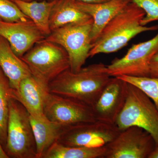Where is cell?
Masks as SVG:
<instances>
[{
	"mask_svg": "<svg viewBox=\"0 0 158 158\" xmlns=\"http://www.w3.org/2000/svg\"><path fill=\"white\" fill-rule=\"evenodd\" d=\"M111 78L107 65L95 63L83 67L77 72L69 69L64 71L49 83L48 90L92 107Z\"/></svg>",
	"mask_w": 158,
	"mask_h": 158,
	"instance_id": "1",
	"label": "cell"
},
{
	"mask_svg": "<svg viewBox=\"0 0 158 158\" xmlns=\"http://www.w3.org/2000/svg\"><path fill=\"white\" fill-rule=\"evenodd\" d=\"M145 12L134 2L130 3L108 23L92 44L89 58L98 54L115 52L125 46L134 37L147 31H157L158 25L142 26Z\"/></svg>",
	"mask_w": 158,
	"mask_h": 158,
	"instance_id": "2",
	"label": "cell"
},
{
	"mask_svg": "<svg viewBox=\"0 0 158 158\" xmlns=\"http://www.w3.org/2000/svg\"><path fill=\"white\" fill-rule=\"evenodd\" d=\"M21 58L28 66L32 76L47 88L50 82L70 68L65 49L45 39L36 43Z\"/></svg>",
	"mask_w": 158,
	"mask_h": 158,
	"instance_id": "3",
	"label": "cell"
},
{
	"mask_svg": "<svg viewBox=\"0 0 158 158\" xmlns=\"http://www.w3.org/2000/svg\"><path fill=\"white\" fill-rule=\"evenodd\" d=\"M5 150L9 157L37 158V146L28 112L11 97Z\"/></svg>",
	"mask_w": 158,
	"mask_h": 158,
	"instance_id": "4",
	"label": "cell"
},
{
	"mask_svg": "<svg viewBox=\"0 0 158 158\" xmlns=\"http://www.w3.org/2000/svg\"><path fill=\"white\" fill-rule=\"evenodd\" d=\"M116 124L120 131L131 126L141 127L151 135L158 145V110L142 90L128 83L126 101Z\"/></svg>",
	"mask_w": 158,
	"mask_h": 158,
	"instance_id": "5",
	"label": "cell"
},
{
	"mask_svg": "<svg viewBox=\"0 0 158 158\" xmlns=\"http://www.w3.org/2000/svg\"><path fill=\"white\" fill-rule=\"evenodd\" d=\"M93 19L70 23L52 31L45 40L62 47L68 53L70 68L74 73L83 67L92 48L90 34Z\"/></svg>",
	"mask_w": 158,
	"mask_h": 158,
	"instance_id": "6",
	"label": "cell"
},
{
	"mask_svg": "<svg viewBox=\"0 0 158 158\" xmlns=\"http://www.w3.org/2000/svg\"><path fill=\"white\" fill-rule=\"evenodd\" d=\"M121 131L116 124L96 120L64 128L57 142L72 147L105 146Z\"/></svg>",
	"mask_w": 158,
	"mask_h": 158,
	"instance_id": "7",
	"label": "cell"
},
{
	"mask_svg": "<svg viewBox=\"0 0 158 158\" xmlns=\"http://www.w3.org/2000/svg\"><path fill=\"white\" fill-rule=\"evenodd\" d=\"M44 112L50 120L65 127L97 120L92 107L48 90L44 94Z\"/></svg>",
	"mask_w": 158,
	"mask_h": 158,
	"instance_id": "8",
	"label": "cell"
},
{
	"mask_svg": "<svg viewBox=\"0 0 158 158\" xmlns=\"http://www.w3.org/2000/svg\"><path fill=\"white\" fill-rule=\"evenodd\" d=\"M158 51V33L147 41L133 44L124 56L113 59L107 65L108 73L111 77H150V62Z\"/></svg>",
	"mask_w": 158,
	"mask_h": 158,
	"instance_id": "9",
	"label": "cell"
},
{
	"mask_svg": "<svg viewBox=\"0 0 158 158\" xmlns=\"http://www.w3.org/2000/svg\"><path fill=\"white\" fill-rule=\"evenodd\" d=\"M106 146L105 158H148L156 144L149 133L141 127L131 126L121 131Z\"/></svg>",
	"mask_w": 158,
	"mask_h": 158,
	"instance_id": "10",
	"label": "cell"
},
{
	"mask_svg": "<svg viewBox=\"0 0 158 158\" xmlns=\"http://www.w3.org/2000/svg\"><path fill=\"white\" fill-rule=\"evenodd\" d=\"M127 89V82L117 77L110 78L92 107L97 120L116 124L126 101Z\"/></svg>",
	"mask_w": 158,
	"mask_h": 158,
	"instance_id": "11",
	"label": "cell"
},
{
	"mask_svg": "<svg viewBox=\"0 0 158 158\" xmlns=\"http://www.w3.org/2000/svg\"><path fill=\"white\" fill-rule=\"evenodd\" d=\"M0 36L9 42L15 53L20 58L46 38L31 20L8 22L0 19Z\"/></svg>",
	"mask_w": 158,
	"mask_h": 158,
	"instance_id": "12",
	"label": "cell"
},
{
	"mask_svg": "<svg viewBox=\"0 0 158 158\" xmlns=\"http://www.w3.org/2000/svg\"><path fill=\"white\" fill-rule=\"evenodd\" d=\"M132 2V0H108L103 2L90 3L76 0L77 7L93 19L90 34L92 44L108 23Z\"/></svg>",
	"mask_w": 158,
	"mask_h": 158,
	"instance_id": "13",
	"label": "cell"
},
{
	"mask_svg": "<svg viewBox=\"0 0 158 158\" xmlns=\"http://www.w3.org/2000/svg\"><path fill=\"white\" fill-rule=\"evenodd\" d=\"M46 90L47 88L41 85L31 75L22 81L16 91L11 88L10 95L23 105L29 115L42 116L44 115V97Z\"/></svg>",
	"mask_w": 158,
	"mask_h": 158,
	"instance_id": "14",
	"label": "cell"
},
{
	"mask_svg": "<svg viewBox=\"0 0 158 158\" xmlns=\"http://www.w3.org/2000/svg\"><path fill=\"white\" fill-rule=\"evenodd\" d=\"M0 68L9 81L11 90L16 91L23 79L31 76L28 66L18 56L9 42L0 36Z\"/></svg>",
	"mask_w": 158,
	"mask_h": 158,
	"instance_id": "15",
	"label": "cell"
},
{
	"mask_svg": "<svg viewBox=\"0 0 158 158\" xmlns=\"http://www.w3.org/2000/svg\"><path fill=\"white\" fill-rule=\"evenodd\" d=\"M29 116L37 146V158H42L49 148L57 141L65 127L51 121L45 115Z\"/></svg>",
	"mask_w": 158,
	"mask_h": 158,
	"instance_id": "16",
	"label": "cell"
},
{
	"mask_svg": "<svg viewBox=\"0 0 158 158\" xmlns=\"http://www.w3.org/2000/svg\"><path fill=\"white\" fill-rule=\"evenodd\" d=\"M57 0H44L25 2L13 0L20 10L34 23L44 36L52 33L50 28V19L52 10Z\"/></svg>",
	"mask_w": 158,
	"mask_h": 158,
	"instance_id": "17",
	"label": "cell"
},
{
	"mask_svg": "<svg viewBox=\"0 0 158 158\" xmlns=\"http://www.w3.org/2000/svg\"><path fill=\"white\" fill-rule=\"evenodd\" d=\"M91 18L77 7L76 0H57L51 13L50 28L52 31L70 23L86 20Z\"/></svg>",
	"mask_w": 158,
	"mask_h": 158,
	"instance_id": "18",
	"label": "cell"
},
{
	"mask_svg": "<svg viewBox=\"0 0 158 158\" xmlns=\"http://www.w3.org/2000/svg\"><path fill=\"white\" fill-rule=\"evenodd\" d=\"M106 146L72 147L56 141L44 152L42 158H105Z\"/></svg>",
	"mask_w": 158,
	"mask_h": 158,
	"instance_id": "19",
	"label": "cell"
},
{
	"mask_svg": "<svg viewBox=\"0 0 158 158\" xmlns=\"http://www.w3.org/2000/svg\"><path fill=\"white\" fill-rule=\"evenodd\" d=\"M10 92L8 79L0 68V141L4 150L7 140Z\"/></svg>",
	"mask_w": 158,
	"mask_h": 158,
	"instance_id": "20",
	"label": "cell"
},
{
	"mask_svg": "<svg viewBox=\"0 0 158 158\" xmlns=\"http://www.w3.org/2000/svg\"><path fill=\"white\" fill-rule=\"evenodd\" d=\"M117 77L134 85L149 98L158 110V77L121 76Z\"/></svg>",
	"mask_w": 158,
	"mask_h": 158,
	"instance_id": "21",
	"label": "cell"
},
{
	"mask_svg": "<svg viewBox=\"0 0 158 158\" xmlns=\"http://www.w3.org/2000/svg\"><path fill=\"white\" fill-rule=\"evenodd\" d=\"M0 19L8 22L26 21L31 20L11 0H0Z\"/></svg>",
	"mask_w": 158,
	"mask_h": 158,
	"instance_id": "22",
	"label": "cell"
},
{
	"mask_svg": "<svg viewBox=\"0 0 158 158\" xmlns=\"http://www.w3.org/2000/svg\"><path fill=\"white\" fill-rule=\"evenodd\" d=\"M141 8L145 15L141 22L142 26L158 21V0H132Z\"/></svg>",
	"mask_w": 158,
	"mask_h": 158,
	"instance_id": "23",
	"label": "cell"
},
{
	"mask_svg": "<svg viewBox=\"0 0 158 158\" xmlns=\"http://www.w3.org/2000/svg\"><path fill=\"white\" fill-rule=\"evenodd\" d=\"M149 71L150 77H158V51L151 60Z\"/></svg>",
	"mask_w": 158,
	"mask_h": 158,
	"instance_id": "24",
	"label": "cell"
},
{
	"mask_svg": "<svg viewBox=\"0 0 158 158\" xmlns=\"http://www.w3.org/2000/svg\"><path fill=\"white\" fill-rule=\"evenodd\" d=\"M9 156L6 153V151L3 148L1 141H0V158H9Z\"/></svg>",
	"mask_w": 158,
	"mask_h": 158,
	"instance_id": "25",
	"label": "cell"
},
{
	"mask_svg": "<svg viewBox=\"0 0 158 158\" xmlns=\"http://www.w3.org/2000/svg\"><path fill=\"white\" fill-rule=\"evenodd\" d=\"M148 158H158V145L156 146L155 148L151 154Z\"/></svg>",
	"mask_w": 158,
	"mask_h": 158,
	"instance_id": "26",
	"label": "cell"
},
{
	"mask_svg": "<svg viewBox=\"0 0 158 158\" xmlns=\"http://www.w3.org/2000/svg\"><path fill=\"white\" fill-rule=\"evenodd\" d=\"M77 1H81V2L87 3H97L103 2H106L108 0H77Z\"/></svg>",
	"mask_w": 158,
	"mask_h": 158,
	"instance_id": "27",
	"label": "cell"
},
{
	"mask_svg": "<svg viewBox=\"0 0 158 158\" xmlns=\"http://www.w3.org/2000/svg\"><path fill=\"white\" fill-rule=\"evenodd\" d=\"M13 1V0H11ZM22 1H25V2H31V1H37V0H22Z\"/></svg>",
	"mask_w": 158,
	"mask_h": 158,
	"instance_id": "28",
	"label": "cell"
}]
</instances>
